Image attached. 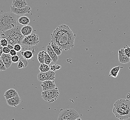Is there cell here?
Segmentation results:
<instances>
[{
    "mask_svg": "<svg viewBox=\"0 0 130 120\" xmlns=\"http://www.w3.org/2000/svg\"><path fill=\"white\" fill-rule=\"evenodd\" d=\"M118 57L119 62L122 64L127 63L130 61V58L128 57L127 56L125 55L124 48H122L119 50Z\"/></svg>",
    "mask_w": 130,
    "mask_h": 120,
    "instance_id": "cell-12",
    "label": "cell"
},
{
    "mask_svg": "<svg viewBox=\"0 0 130 120\" xmlns=\"http://www.w3.org/2000/svg\"><path fill=\"white\" fill-rule=\"evenodd\" d=\"M28 60H25V59H23V60H20L18 63V68H25L28 65Z\"/></svg>",
    "mask_w": 130,
    "mask_h": 120,
    "instance_id": "cell-22",
    "label": "cell"
},
{
    "mask_svg": "<svg viewBox=\"0 0 130 120\" xmlns=\"http://www.w3.org/2000/svg\"><path fill=\"white\" fill-rule=\"evenodd\" d=\"M11 12L17 15H25L27 13H30L31 11V8L29 6H27L25 8H15L12 6L10 7Z\"/></svg>",
    "mask_w": 130,
    "mask_h": 120,
    "instance_id": "cell-9",
    "label": "cell"
},
{
    "mask_svg": "<svg viewBox=\"0 0 130 120\" xmlns=\"http://www.w3.org/2000/svg\"><path fill=\"white\" fill-rule=\"evenodd\" d=\"M38 80L39 81H44L45 80H54L55 78V72L50 70L46 72H40L38 74Z\"/></svg>",
    "mask_w": 130,
    "mask_h": 120,
    "instance_id": "cell-8",
    "label": "cell"
},
{
    "mask_svg": "<svg viewBox=\"0 0 130 120\" xmlns=\"http://www.w3.org/2000/svg\"><path fill=\"white\" fill-rule=\"evenodd\" d=\"M21 27L17 25L15 27L3 32L2 34V38H5L8 40V44L14 45L16 44H21L24 36L21 34L20 29Z\"/></svg>",
    "mask_w": 130,
    "mask_h": 120,
    "instance_id": "cell-4",
    "label": "cell"
},
{
    "mask_svg": "<svg viewBox=\"0 0 130 120\" xmlns=\"http://www.w3.org/2000/svg\"><path fill=\"white\" fill-rule=\"evenodd\" d=\"M1 46L3 47H7L8 44V40L5 38H2V39H1Z\"/></svg>",
    "mask_w": 130,
    "mask_h": 120,
    "instance_id": "cell-29",
    "label": "cell"
},
{
    "mask_svg": "<svg viewBox=\"0 0 130 120\" xmlns=\"http://www.w3.org/2000/svg\"><path fill=\"white\" fill-rule=\"evenodd\" d=\"M7 47L9 49V50H13V46L11 45L10 44H8V46H7Z\"/></svg>",
    "mask_w": 130,
    "mask_h": 120,
    "instance_id": "cell-34",
    "label": "cell"
},
{
    "mask_svg": "<svg viewBox=\"0 0 130 120\" xmlns=\"http://www.w3.org/2000/svg\"><path fill=\"white\" fill-rule=\"evenodd\" d=\"M3 53L4 54H9L10 50L9 49L7 46L3 48Z\"/></svg>",
    "mask_w": 130,
    "mask_h": 120,
    "instance_id": "cell-32",
    "label": "cell"
},
{
    "mask_svg": "<svg viewBox=\"0 0 130 120\" xmlns=\"http://www.w3.org/2000/svg\"><path fill=\"white\" fill-rule=\"evenodd\" d=\"M121 68L122 67L120 66H118L113 67L110 70L109 76L111 77H113V78L117 77Z\"/></svg>",
    "mask_w": 130,
    "mask_h": 120,
    "instance_id": "cell-19",
    "label": "cell"
},
{
    "mask_svg": "<svg viewBox=\"0 0 130 120\" xmlns=\"http://www.w3.org/2000/svg\"><path fill=\"white\" fill-rule=\"evenodd\" d=\"M41 87L43 91L54 89L56 87L54 80H45L42 82Z\"/></svg>",
    "mask_w": 130,
    "mask_h": 120,
    "instance_id": "cell-10",
    "label": "cell"
},
{
    "mask_svg": "<svg viewBox=\"0 0 130 120\" xmlns=\"http://www.w3.org/2000/svg\"><path fill=\"white\" fill-rule=\"evenodd\" d=\"M126 99L130 101V93H128L126 95Z\"/></svg>",
    "mask_w": 130,
    "mask_h": 120,
    "instance_id": "cell-36",
    "label": "cell"
},
{
    "mask_svg": "<svg viewBox=\"0 0 130 120\" xmlns=\"http://www.w3.org/2000/svg\"><path fill=\"white\" fill-rule=\"evenodd\" d=\"M19 94L16 90L13 88H11L7 90L5 92L4 96L6 100H8V99L14 97L15 96H17Z\"/></svg>",
    "mask_w": 130,
    "mask_h": 120,
    "instance_id": "cell-16",
    "label": "cell"
},
{
    "mask_svg": "<svg viewBox=\"0 0 130 120\" xmlns=\"http://www.w3.org/2000/svg\"><path fill=\"white\" fill-rule=\"evenodd\" d=\"M44 51H41L38 53V61L41 64L44 63Z\"/></svg>",
    "mask_w": 130,
    "mask_h": 120,
    "instance_id": "cell-24",
    "label": "cell"
},
{
    "mask_svg": "<svg viewBox=\"0 0 130 120\" xmlns=\"http://www.w3.org/2000/svg\"><path fill=\"white\" fill-rule=\"evenodd\" d=\"M79 117L78 112L73 109H67L60 112L57 120H75Z\"/></svg>",
    "mask_w": 130,
    "mask_h": 120,
    "instance_id": "cell-7",
    "label": "cell"
},
{
    "mask_svg": "<svg viewBox=\"0 0 130 120\" xmlns=\"http://www.w3.org/2000/svg\"><path fill=\"white\" fill-rule=\"evenodd\" d=\"M33 28L31 26L29 25H24L20 29L21 34L24 37L27 36L32 33Z\"/></svg>",
    "mask_w": 130,
    "mask_h": 120,
    "instance_id": "cell-18",
    "label": "cell"
},
{
    "mask_svg": "<svg viewBox=\"0 0 130 120\" xmlns=\"http://www.w3.org/2000/svg\"><path fill=\"white\" fill-rule=\"evenodd\" d=\"M44 63L47 65H50V63L52 61L50 56L48 55L47 52L44 51Z\"/></svg>",
    "mask_w": 130,
    "mask_h": 120,
    "instance_id": "cell-25",
    "label": "cell"
},
{
    "mask_svg": "<svg viewBox=\"0 0 130 120\" xmlns=\"http://www.w3.org/2000/svg\"><path fill=\"white\" fill-rule=\"evenodd\" d=\"M76 34L68 25L62 24L58 26L51 34V41L55 43L61 50H70L74 46Z\"/></svg>",
    "mask_w": 130,
    "mask_h": 120,
    "instance_id": "cell-1",
    "label": "cell"
},
{
    "mask_svg": "<svg viewBox=\"0 0 130 120\" xmlns=\"http://www.w3.org/2000/svg\"><path fill=\"white\" fill-rule=\"evenodd\" d=\"M11 57H12V56L10 55L9 54H4V53H3V55L0 57L3 61L7 69L10 68L13 63L12 62Z\"/></svg>",
    "mask_w": 130,
    "mask_h": 120,
    "instance_id": "cell-13",
    "label": "cell"
},
{
    "mask_svg": "<svg viewBox=\"0 0 130 120\" xmlns=\"http://www.w3.org/2000/svg\"><path fill=\"white\" fill-rule=\"evenodd\" d=\"M28 6L27 3L25 0H13L12 6L15 8H25Z\"/></svg>",
    "mask_w": 130,
    "mask_h": 120,
    "instance_id": "cell-17",
    "label": "cell"
},
{
    "mask_svg": "<svg viewBox=\"0 0 130 120\" xmlns=\"http://www.w3.org/2000/svg\"><path fill=\"white\" fill-rule=\"evenodd\" d=\"M39 69L40 71V72H46L50 70V67L48 66V65L46 64L45 63L41 64L39 66Z\"/></svg>",
    "mask_w": 130,
    "mask_h": 120,
    "instance_id": "cell-23",
    "label": "cell"
},
{
    "mask_svg": "<svg viewBox=\"0 0 130 120\" xmlns=\"http://www.w3.org/2000/svg\"><path fill=\"white\" fill-rule=\"evenodd\" d=\"M21 98L19 96V95L15 96L14 97L11 98L8 100H6V102L8 106L13 107H16L18 105H19L21 103Z\"/></svg>",
    "mask_w": 130,
    "mask_h": 120,
    "instance_id": "cell-11",
    "label": "cell"
},
{
    "mask_svg": "<svg viewBox=\"0 0 130 120\" xmlns=\"http://www.w3.org/2000/svg\"><path fill=\"white\" fill-rule=\"evenodd\" d=\"M0 47H1V40H0Z\"/></svg>",
    "mask_w": 130,
    "mask_h": 120,
    "instance_id": "cell-38",
    "label": "cell"
},
{
    "mask_svg": "<svg viewBox=\"0 0 130 120\" xmlns=\"http://www.w3.org/2000/svg\"><path fill=\"white\" fill-rule=\"evenodd\" d=\"M1 38H2V37H1V35H0V40H1Z\"/></svg>",
    "mask_w": 130,
    "mask_h": 120,
    "instance_id": "cell-39",
    "label": "cell"
},
{
    "mask_svg": "<svg viewBox=\"0 0 130 120\" xmlns=\"http://www.w3.org/2000/svg\"><path fill=\"white\" fill-rule=\"evenodd\" d=\"M112 112L119 120L128 119L130 118V101L127 99L117 100L113 104Z\"/></svg>",
    "mask_w": 130,
    "mask_h": 120,
    "instance_id": "cell-2",
    "label": "cell"
},
{
    "mask_svg": "<svg viewBox=\"0 0 130 120\" xmlns=\"http://www.w3.org/2000/svg\"><path fill=\"white\" fill-rule=\"evenodd\" d=\"M61 68V67L60 65H58L56 64H54L50 66V70L52 71L53 72H55L57 70L60 69Z\"/></svg>",
    "mask_w": 130,
    "mask_h": 120,
    "instance_id": "cell-26",
    "label": "cell"
},
{
    "mask_svg": "<svg viewBox=\"0 0 130 120\" xmlns=\"http://www.w3.org/2000/svg\"><path fill=\"white\" fill-rule=\"evenodd\" d=\"M41 97L48 103H52L59 97V92L57 87L51 90L43 91Z\"/></svg>",
    "mask_w": 130,
    "mask_h": 120,
    "instance_id": "cell-6",
    "label": "cell"
},
{
    "mask_svg": "<svg viewBox=\"0 0 130 120\" xmlns=\"http://www.w3.org/2000/svg\"><path fill=\"white\" fill-rule=\"evenodd\" d=\"M20 56L19 55H17L12 56L11 60H12V63H15L19 62L20 61Z\"/></svg>",
    "mask_w": 130,
    "mask_h": 120,
    "instance_id": "cell-30",
    "label": "cell"
},
{
    "mask_svg": "<svg viewBox=\"0 0 130 120\" xmlns=\"http://www.w3.org/2000/svg\"><path fill=\"white\" fill-rule=\"evenodd\" d=\"M6 69L7 68H6L4 63L3 62L2 60L1 59V58H0V71H5Z\"/></svg>",
    "mask_w": 130,
    "mask_h": 120,
    "instance_id": "cell-31",
    "label": "cell"
},
{
    "mask_svg": "<svg viewBox=\"0 0 130 120\" xmlns=\"http://www.w3.org/2000/svg\"><path fill=\"white\" fill-rule=\"evenodd\" d=\"M46 51L47 52L48 55L50 56V57L54 63H56L57 62L58 60L59 59L58 56L53 50L52 48L50 45V43H49L47 45L46 47Z\"/></svg>",
    "mask_w": 130,
    "mask_h": 120,
    "instance_id": "cell-14",
    "label": "cell"
},
{
    "mask_svg": "<svg viewBox=\"0 0 130 120\" xmlns=\"http://www.w3.org/2000/svg\"><path fill=\"white\" fill-rule=\"evenodd\" d=\"M13 49L17 52H21L22 50V48L21 45L20 44H16L13 46Z\"/></svg>",
    "mask_w": 130,
    "mask_h": 120,
    "instance_id": "cell-27",
    "label": "cell"
},
{
    "mask_svg": "<svg viewBox=\"0 0 130 120\" xmlns=\"http://www.w3.org/2000/svg\"><path fill=\"white\" fill-rule=\"evenodd\" d=\"M35 51L33 49L32 50H26L22 51L21 54L23 58L26 60H30L32 58L33 55L35 53Z\"/></svg>",
    "mask_w": 130,
    "mask_h": 120,
    "instance_id": "cell-15",
    "label": "cell"
},
{
    "mask_svg": "<svg viewBox=\"0 0 130 120\" xmlns=\"http://www.w3.org/2000/svg\"><path fill=\"white\" fill-rule=\"evenodd\" d=\"M124 49L125 55H126L128 57L130 58V47L128 46V45H125Z\"/></svg>",
    "mask_w": 130,
    "mask_h": 120,
    "instance_id": "cell-28",
    "label": "cell"
},
{
    "mask_svg": "<svg viewBox=\"0 0 130 120\" xmlns=\"http://www.w3.org/2000/svg\"><path fill=\"white\" fill-rule=\"evenodd\" d=\"M75 120H82V119H81L80 117H78V118L76 119Z\"/></svg>",
    "mask_w": 130,
    "mask_h": 120,
    "instance_id": "cell-37",
    "label": "cell"
},
{
    "mask_svg": "<svg viewBox=\"0 0 130 120\" xmlns=\"http://www.w3.org/2000/svg\"><path fill=\"white\" fill-rule=\"evenodd\" d=\"M3 47H0V57H1V56L3 54Z\"/></svg>",
    "mask_w": 130,
    "mask_h": 120,
    "instance_id": "cell-35",
    "label": "cell"
},
{
    "mask_svg": "<svg viewBox=\"0 0 130 120\" xmlns=\"http://www.w3.org/2000/svg\"><path fill=\"white\" fill-rule=\"evenodd\" d=\"M9 54H10V55L13 56L14 55H17V52L14 49H13V50H10Z\"/></svg>",
    "mask_w": 130,
    "mask_h": 120,
    "instance_id": "cell-33",
    "label": "cell"
},
{
    "mask_svg": "<svg viewBox=\"0 0 130 120\" xmlns=\"http://www.w3.org/2000/svg\"><path fill=\"white\" fill-rule=\"evenodd\" d=\"M17 25V16L11 12L0 15V30L3 32L10 30Z\"/></svg>",
    "mask_w": 130,
    "mask_h": 120,
    "instance_id": "cell-3",
    "label": "cell"
},
{
    "mask_svg": "<svg viewBox=\"0 0 130 120\" xmlns=\"http://www.w3.org/2000/svg\"><path fill=\"white\" fill-rule=\"evenodd\" d=\"M50 45L52 48L53 50L55 51V52L57 54L58 56L60 55L62 53V50L55 43L51 41L50 43Z\"/></svg>",
    "mask_w": 130,
    "mask_h": 120,
    "instance_id": "cell-21",
    "label": "cell"
},
{
    "mask_svg": "<svg viewBox=\"0 0 130 120\" xmlns=\"http://www.w3.org/2000/svg\"><path fill=\"white\" fill-rule=\"evenodd\" d=\"M39 43V38L38 35L35 33H32L30 35L25 36L23 38L20 45L22 46V50H32V48L35 45H38Z\"/></svg>",
    "mask_w": 130,
    "mask_h": 120,
    "instance_id": "cell-5",
    "label": "cell"
},
{
    "mask_svg": "<svg viewBox=\"0 0 130 120\" xmlns=\"http://www.w3.org/2000/svg\"><path fill=\"white\" fill-rule=\"evenodd\" d=\"M18 21L19 24L23 25H28L30 22V20L29 18L25 16H21L18 19Z\"/></svg>",
    "mask_w": 130,
    "mask_h": 120,
    "instance_id": "cell-20",
    "label": "cell"
}]
</instances>
